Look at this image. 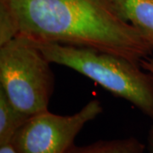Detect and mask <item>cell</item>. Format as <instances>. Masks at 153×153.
<instances>
[{
  "instance_id": "cell-5",
  "label": "cell",
  "mask_w": 153,
  "mask_h": 153,
  "mask_svg": "<svg viewBox=\"0 0 153 153\" xmlns=\"http://www.w3.org/2000/svg\"><path fill=\"white\" fill-rule=\"evenodd\" d=\"M123 17L153 46V0H116Z\"/></svg>"
},
{
  "instance_id": "cell-8",
  "label": "cell",
  "mask_w": 153,
  "mask_h": 153,
  "mask_svg": "<svg viewBox=\"0 0 153 153\" xmlns=\"http://www.w3.org/2000/svg\"><path fill=\"white\" fill-rule=\"evenodd\" d=\"M140 66L142 67L143 70L149 71L153 74V58L152 57H148L140 62Z\"/></svg>"
},
{
  "instance_id": "cell-1",
  "label": "cell",
  "mask_w": 153,
  "mask_h": 153,
  "mask_svg": "<svg viewBox=\"0 0 153 153\" xmlns=\"http://www.w3.org/2000/svg\"><path fill=\"white\" fill-rule=\"evenodd\" d=\"M18 34L36 42L96 49L140 65L153 46L123 17L116 0H0Z\"/></svg>"
},
{
  "instance_id": "cell-2",
  "label": "cell",
  "mask_w": 153,
  "mask_h": 153,
  "mask_svg": "<svg viewBox=\"0 0 153 153\" xmlns=\"http://www.w3.org/2000/svg\"><path fill=\"white\" fill-rule=\"evenodd\" d=\"M34 42L50 63L69 67L92 79L153 120V74L142 71L140 65L86 47Z\"/></svg>"
},
{
  "instance_id": "cell-10",
  "label": "cell",
  "mask_w": 153,
  "mask_h": 153,
  "mask_svg": "<svg viewBox=\"0 0 153 153\" xmlns=\"http://www.w3.org/2000/svg\"><path fill=\"white\" fill-rule=\"evenodd\" d=\"M0 153H17L11 144L0 146Z\"/></svg>"
},
{
  "instance_id": "cell-7",
  "label": "cell",
  "mask_w": 153,
  "mask_h": 153,
  "mask_svg": "<svg viewBox=\"0 0 153 153\" xmlns=\"http://www.w3.org/2000/svg\"><path fill=\"white\" fill-rule=\"evenodd\" d=\"M145 149L146 146L135 137H128L111 140H99L82 146L74 145L67 153H143Z\"/></svg>"
},
{
  "instance_id": "cell-9",
  "label": "cell",
  "mask_w": 153,
  "mask_h": 153,
  "mask_svg": "<svg viewBox=\"0 0 153 153\" xmlns=\"http://www.w3.org/2000/svg\"><path fill=\"white\" fill-rule=\"evenodd\" d=\"M147 143H148V150L149 152L153 153V124L151 127L147 136Z\"/></svg>"
},
{
  "instance_id": "cell-3",
  "label": "cell",
  "mask_w": 153,
  "mask_h": 153,
  "mask_svg": "<svg viewBox=\"0 0 153 153\" xmlns=\"http://www.w3.org/2000/svg\"><path fill=\"white\" fill-rule=\"evenodd\" d=\"M54 88L50 62L33 39L18 34L0 46V88L19 111H48Z\"/></svg>"
},
{
  "instance_id": "cell-6",
  "label": "cell",
  "mask_w": 153,
  "mask_h": 153,
  "mask_svg": "<svg viewBox=\"0 0 153 153\" xmlns=\"http://www.w3.org/2000/svg\"><path fill=\"white\" fill-rule=\"evenodd\" d=\"M29 117L15 107L0 88V146L10 144L16 133Z\"/></svg>"
},
{
  "instance_id": "cell-4",
  "label": "cell",
  "mask_w": 153,
  "mask_h": 153,
  "mask_svg": "<svg viewBox=\"0 0 153 153\" xmlns=\"http://www.w3.org/2000/svg\"><path fill=\"white\" fill-rule=\"evenodd\" d=\"M103 111L99 100H92L79 111L60 116L49 110L31 116L11 140L17 153H67L84 125Z\"/></svg>"
}]
</instances>
